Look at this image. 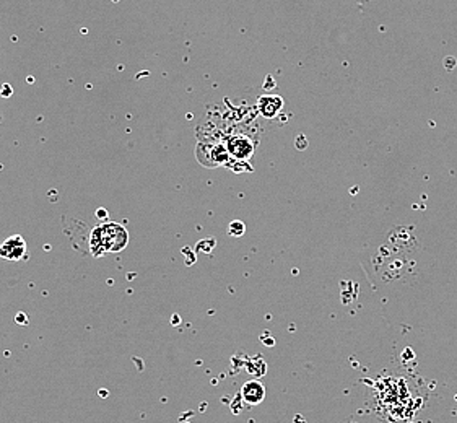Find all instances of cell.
Returning a JSON list of instances; mask_svg holds the SVG:
<instances>
[{
	"instance_id": "obj_1",
	"label": "cell",
	"mask_w": 457,
	"mask_h": 423,
	"mask_svg": "<svg viewBox=\"0 0 457 423\" xmlns=\"http://www.w3.org/2000/svg\"><path fill=\"white\" fill-rule=\"evenodd\" d=\"M127 245H129V231L120 223L103 222L90 233V253L95 258L120 253Z\"/></svg>"
},
{
	"instance_id": "obj_2",
	"label": "cell",
	"mask_w": 457,
	"mask_h": 423,
	"mask_svg": "<svg viewBox=\"0 0 457 423\" xmlns=\"http://www.w3.org/2000/svg\"><path fill=\"white\" fill-rule=\"evenodd\" d=\"M28 256L26 241L20 235H14L0 245V258L7 263H19Z\"/></svg>"
},
{
	"instance_id": "obj_3",
	"label": "cell",
	"mask_w": 457,
	"mask_h": 423,
	"mask_svg": "<svg viewBox=\"0 0 457 423\" xmlns=\"http://www.w3.org/2000/svg\"><path fill=\"white\" fill-rule=\"evenodd\" d=\"M227 148H228L230 156H233V158L240 161L250 160L254 155V143L250 141V138L242 136L231 137L227 142Z\"/></svg>"
},
{
	"instance_id": "obj_4",
	"label": "cell",
	"mask_w": 457,
	"mask_h": 423,
	"mask_svg": "<svg viewBox=\"0 0 457 423\" xmlns=\"http://www.w3.org/2000/svg\"><path fill=\"white\" fill-rule=\"evenodd\" d=\"M208 155V160L205 161V166H222L228 165L230 161V153L228 148L223 147V145H199L197 155Z\"/></svg>"
},
{
	"instance_id": "obj_5",
	"label": "cell",
	"mask_w": 457,
	"mask_h": 423,
	"mask_svg": "<svg viewBox=\"0 0 457 423\" xmlns=\"http://www.w3.org/2000/svg\"><path fill=\"white\" fill-rule=\"evenodd\" d=\"M257 108H259V113L262 114L265 119H274L282 113L283 98L279 95L260 96L257 101Z\"/></svg>"
},
{
	"instance_id": "obj_6",
	"label": "cell",
	"mask_w": 457,
	"mask_h": 423,
	"mask_svg": "<svg viewBox=\"0 0 457 423\" xmlns=\"http://www.w3.org/2000/svg\"><path fill=\"white\" fill-rule=\"evenodd\" d=\"M241 396L247 404L257 405L264 401L265 387L259 381H247L241 389Z\"/></svg>"
},
{
	"instance_id": "obj_7",
	"label": "cell",
	"mask_w": 457,
	"mask_h": 423,
	"mask_svg": "<svg viewBox=\"0 0 457 423\" xmlns=\"http://www.w3.org/2000/svg\"><path fill=\"white\" fill-rule=\"evenodd\" d=\"M228 230H230L231 236H242L246 231V227H245V223L240 222V220H235V222H231Z\"/></svg>"
},
{
	"instance_id": "obj_8",
	"label": "cell",
	"mask_w": 457,
	"mask_h": 423,
	"mask_svg": "<svg viewBox=\"0 0 457 423\" xmlns=\"http://www.w3.org/2000/svg\"><path fill=\"white\" fill-rule=\"evenodd\" d=\"M103 215H104V217H108V212H106V210H104V212H103V210L98 212V217H103Z\"/></svg>"
}]
</instances>
